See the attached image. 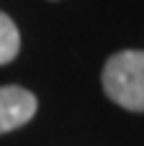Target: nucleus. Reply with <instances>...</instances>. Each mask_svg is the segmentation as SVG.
I'll return each mask as SVG.
<instances>
[{"label": "nucleus", "mask_w": 144, "mask_h": 146, "mask_svg": "<svg viewBox=\"0 0 144 146\" xmlns=\"http://www.w3.org/2000/svg\"><path fill=\"white\" fill-rule=\"evenodd\" d=\"M36 113V98L15 85L0 87V133L26 126Z\"/></svg>", "instance_id": "obj_2"}, {"label": "nucleus", "mask_w": 144, "mask_h": 146, "mask_svg": "<svg viewBox=\"0 0 144 146\" xmlns=\"http://www.w3.org/2000/svg\"><path fill=\"white\" fill-rule=\"evenodd\" d=\"M21 49V33L15 28V23L0 10V64H8L18 56Z\"/></svg>", "instance_id": "obj_3"}, {"label": "nucleus", "mask_w": 144, "mask_h": 146, "mask_svg": "<svg viewBox=\"0 0 144 146\" xmlns=\"http://www.w3.org/2000/svg\"><path fill=\"white\" fill-rule=\"evenodd\" d=\"M103 90L106 95L134 113L144 110V51L129 49L113 54L103 67Z\"/></svg>", "instance_id": "obj_1"}]
</instances>
